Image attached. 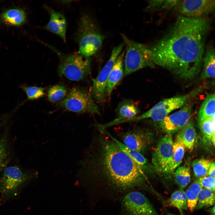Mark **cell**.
Masks as SVG:
<instances>
[{"label":"cell","instance_id":"6da1fadb","mask_svg":"<svg viewBox=\"0 0 215 215\" xmlns=\"http://www.w3.org/2000/svg\"><path fill=\"white\" fill-rule=\"evenodd\" d=\"M210 23L205 18H178L167 32L148 46L154 64L182 78L190 79L200 71Z\"/></svg>","mask_w":215,"mask_h":215},{"label":"cell","instance_id":"9a60e30c","mask_svg":"<svg viewBox=\"0 0 215 215\" xmlns=\"http://www.w3.org/2000/svg\"><path fill=\"white\" fill-rule=\"evenodd\" d=\"M118 117L112 121L104 124H96L97 128L105 129L113 125L115 123L124 119L133 118L140 112L137 102L131 99H126L122 101L116 110Z\"/></svg>","mask_w":215,"mask_h":215},{"label":"cell","instance_id":"f1b7e54d","mask_svg":"<svg viewBox=\"0 0 215 215\" xmlns=\"http://www.w3.org/2000/svg\"><path fill=\"white\" fill-rule=\"evenodd\" d=\"M199 124L200 128L204 136L211 140L214 145L215 115L207 117Z\"/></svg>","mask_w":215,"mask_h":215},{"label":"cell","instance_id":"cb8c5ba5","mask_svg":"<svg viewBox=\"0 0 215 215\" xmlns=\"http://www.w3.org/2000/svg\"><path fill=\"white\" fill-rule=\"evenodd\" d=\"M168 202L170 205L177 208L181 214L183 211L188 209L185 192L183 189H180L173 193Z\"/></svg>","mask_w":215,"mask_h":215},{"label":"cell","instance_id":"5b68a950","mask_svg":"<svg viewBox=\"0 0 215 215\" xmlns=\"http://www.w3.org/2000/svg\"><path fill=\"white\" fill-rule=\"evenodd\" d=\"M44 44L53 50L58 55L60 64L58 72L61 76H64L73 81H79L87 77L90 74L91 60L77 53H65L54 47Z\"/></svg>","mask_w":215,"mask_h":215},{"label":"cell","instance_id":"3957f363","mask_svg":"<svg viewBox=\"0 0 215 215\" xmlns=\"http://www.w3.org/2000/svg\"><path fill=\"white\" fill-rule=\"evenodd\" d=\"M38 172L24 170L17 165L7 166L0 178L1 204L16 197L22 189L37 176Z\"/></svg>","mask_w":215,"mask_h":215},{"label":"cell","instance_id":"4316f807","mask_svg":"<svg viewBox=\"0 0 215 215\" xmlns=\"http://www.w3.org/2000/svg\"><path fill=\"white\" fill-rule=\"evenodd\" d=\"M176 182L180 189H183L189 184L191 180L189 167L185 165L177 168L174 173Z\"/></svg>","mask_w":215,"mask_h":215},{"label":"cell","instance_id":"8992f818","mask_svg":"<svg viewBox=\"0 0 215 215\" xmlns=\"http://www.w3.org/2000/svg\"><path fill=\"white\" fill-rule=\"evenodd\" d=\"M121 36L126 48L122 79L140 69L154 67L148 46L132 40L122 33Z\"/></svg>","mask_w":215,"mask_h":215},{"label":"cell","instance_id":"4dcf8cb0","mask_svg":"<svg viewBox=\"0 0 215 215\" xmlns=\"http://www.w3.org/2000/svg\"><path fill=\"white\" fill-rule=\"evenodd\" d=\"M9 156L8 139L7 136H4L0 138V171L7 166Z\"/></svg>","mask_w":215,"mask_h":215},{"label":"cell","instance_id":"484cf974","mask_svg":"<svg viewBox=\"0 0 215 215\" xmlns=\"http://www.w3.org/2000/svg\"><path fill=\"white\" fill-rule=\"evenodd\" d=\"M179 0H153L148 1L147 9L152 11L168 10L176 8Z\"/></svg>","mask_w":215,"mask_h":215},{"label":"cell","instance_id":"7a4b0ae2","mask_svg":"<svg viewBox=\"0 0 215 215\" xmlns=\"http://www.w3.org/2000/svg\"><path fill=\"white\" fill-rule=\"evenodd\" d=\"M99 131L79 162V172L120 191L148 188L146 175L110 138Z\"/></svg>","mask_w":215,"mask_h":215},{"label":"cell","instance_id":"f546056e","mask_svg":"<svg viewBox=\"0 0 215 215\" xmlns=\"http://www.w3.org/2000/svg\"><path fill=\"white\" fill-rule=\"evenodd\" d=\"M211 162L210 160L203 158L193 161L191 165L195 176L200 178L207 176Z\"/></svg>","mask_w":215,"mask_h":215},{"label":"cell","instance_id":"7402d4cb","mask_svg":"<svg viewBox=\"0 0 215 215\" xmlns=\"http://www.w3.org/2000/svg\"><path fill=\"white\" fill-rule=\"evenodd\" d=\"M202 187L198 180L193 182L187 189L185 192L188 208L193 212L196 208L198 196Z\"/></svg>","mask_w":215,"mask_h":215},{"label":"cell","instance_id":"d6a6232c","mask_svg":"<svg viewBox=\"0 0 215 215\" xmlns=\"http://www.w3.org/2000/svg\"><path fill=\"white\" fill-rule=\"evenodd\" d=\"M67 90L62 85H58L50 87L48 89L47 97L49 100L52 102L59 101L66 95Z\"/></svg>","mask_w":215,"mask_h":215},{"label":"cell","instance_id":"5bb4252c","mask_svg":"<svg viewBox=\"0 0 215 215\" xmlns=\"http://www.w3.org/2000/svg\"><path fill=\"white\" fill-rule=\"evenodd\" d=\"M192 111L191 105L168 115L159 122L161 128L167 134H171L181 130L190 121Z\"/></svg>","mask_w":215,"mask_h":215},{"label":"cell","instance_id":"83f0119b","mask_svg":"<svg viewBox=\"0 0 215 215\" xmlns=\"http://www.w3.org/2000/svg\"><path fill=\"white\" fill-rule=\"evenodd\" d=\"M215 193L210 190L203 188L200 192L196 207L197 209L208 208L214 205Z\"/></svg>","mask_w":215,"mask_h":215},{"label":"cell","instance_id":"9c48e42d","mask_svg":"<svg viewBox=\"0 0 215 215\" xmlns=\"http://www.w3.org/2000/svg\"><path fill=\"white\" fill-rule=\"evenodd\" d=\"M188 97L187 95H184L164 99L141 115L122 120L119 123L135 122L147 118H150L155 122H160L171 112L183 106L185 103Z\"/></svg>","mask_w":215,"mask_h":215},{"label":"cell","instance_id":"e0dca14e","mask_svg":"<svg viewBox=\"0 0 215 215\" xmlns=\"http://www.w3.org/2000/svg\"><path fill=\"white\" fill-rule=\"evenodd\" d=\"M125 52L120 53L116 60L108 76L105 90V97H110L115 87L122 79Z\"/></svg>","mask_w":215,"mask_h":215},{"label":"cell","instance_id":"d590c367","mask_svg":"<svg viewBox=\"0 0 215 215\" xmlns=\"http://www.w3.org/2000/svg\"><path fill=\"white\" fill-rule=\"evenodd\" d=\"M210 215H215V206L209 210Z\"/></svg>","mask_w":215,"mask_h":215},{"label":"cell","instance_id":"ac0fdd59","mask_svg":"<svg viewBox=\"0 0 215 215\" xmlns=\"http://www.w3.org/2000/svg\"><path fill=\"white\" fill-rule=\"evenodd\" d=\"M101 131L110 138L119 148L126 154L139 168L146 174V173L149 168V165L147 159L142 154L128 148L123 143L113 136L105 129H102Z\"/></svg>","mask_w":215,"mask_h":215},{"label":"cell","instance_id":"e575fe53","mask_svg":"<svg viewBox=\"0 0 215 215\" xmlns=\"http://www.w3.org/2000/svg\"><path fill=\"white\" fill-rule=\"evenodd\" d=\"M215 166L214 162H212L209 168L207 176L215 178Z\"/></svg>","mask_w":215,"mask_h":215},{"label":"cell","instance_id":"d4e9b609","mask_svg":"<svg viewBox=\"0 0 215 215\" xmlns=\"http://www.w3.org/2000/svg\"><path fill=\"white\" fill-rule=\"evenodd\" d=\"M186 147L180 138L177 135L173 145V159L174 170L182 163Z\"/></svg>","mask_w":215,"mask_h":215},{"label":"cell","instance_id":"603a6c76","mask_svg":"<svg viewBox=\"0 0 215 215\" xmlns=\"http://www.w3.org/2000/svg\"><path fill=\"white\" fill-rule=\"evenodd\" d=\"M215 94L208 96L203 101L199 111L198 124L206 118L215 115Z\"/></svg>","mask_w":215,"mask_h":215},{"label":"cell","instance_id":"52a82bcc","mask_svg":"<svg viewBox=\"0 0 215 215\" xmlns=\"http://www.w3.org/2000/svg\"><path fill=\"white\" fill-rule=\"evenodd\" d=\"M173 143L171 134L166 135L159 141L152 155V162L154 170L160 176L165 179L171 178L174 171Z\"/></svg>","mask_w":215,"mask_h":215},{"label":"cell","instance_id":"836d02e7","mask_svg":"<svg viewBox=\"0 0 215 215\" xmlns=\"http://www.w3.org/2000/svg\"><path fill=\"white\" fill-rule=\"evenodd\" d=\"M197 180L201 186L204 188L215 191V178L207 176L199 178Z\"/></svg>","mask_w":215,"mask_h":215},{"label":"cell","instance_id":"7c38bea8","mask_svg":"<svg viewBox=\"0 0 215 215\" xmlns=\"http://www.w3.org/2000/svg\"><path fill=\"white\" fill-rule=\"evenodd\" d=\"M214 0H180L175 9L182 16L200 18L214 12Z\"/></svg>","mask_w":215,"mask_h":215},{"label":"cell","instance_id":"44dd1931","mask_svg":"<svg viewBox=\"0 0 215 215\" xmlns=\"http://www.w3.org/2000/svg\"><path fill=\"white\" fill-rule=\"evenodd\" d=\"M186 148L192 150L196 142L197 133L193 122L191 121L180 130L177 135Z\"/></svg>","mask_w":215,"mask_h":215},{"label":"cell","instance_id":"ffe728a7","mask_svg":"<svg viewBox=\"0 0 215 215\" xmlns=\"http://www.w3.org/2000/svg\"><path fill=\"white\" fill-rule=\"evenodd\" d=\"M215 60L214 48L212 44H210L205 49L203 56V68L201 79L214 78Z\"/></svg>","mask_w":215,"mask_h":215},{"label":"cell","instance_id":"8d00e7d4","mask_svg":"<svg viewBox=\"0 0 215 215\" xmlns=\"http://www.w3.org/2000/svg\"><path fill=\"white\" fill-rule=\"evenodd\" d=\"M3 121L1 122L0 121V130L1 129V128L2 127V126L3 125Z\"/></svg>","mask_w":215,"mask_h":215},{"label":"cell","instance_id":"1f68e13d","mask_svg":"<svg viewBox=\"0 0 215 215\" xmlns=\"http://www.w3.org/2000/svg\"><path fill=\"white\" fill-rule=\"evenodd\" d=\"M20 88L24 92L27 97V100L37 99L44 96V88L35 86H30L25 84L21 85Z\"/></svg>","mask_w":215,"mask_h":215},{"label":"cell","instance_id":"4fadbf2b","mask_svg":"<svg viewBox=\"0 0 215 215\" xmlns=\"http://www.w3.org/2000/svg\"><path fill=\"white\" fill-rule=\"evenodd\" d=\"M153 136L148 129L137 127L125 133L122 138L126 146L142 154L152 142Z\"/></svg>","mask_w":215,"mask_h":215},{"label":"cell","instance_id":"2e32d148","mask_svg":"<svg viewBox=\"0 0 215 215\" xmlns=\"http://www.w3.org/2000/svg\"><path fill=\"white\" fill-rule=\"evenodd\" d=\"M50 15L49 20L45 28L60 37L64 42H66L67 22L63 14L45 6Z\"/></svg>","mask_w":215,"mask_h":215},{"label":"cell","instance_id":"ba28073f","mask_svg":"<svg viewBox=\"0 0 215 215\" xmlns=\"http://www.w3.org/2000/svg\"><path fill=\"white\" fill-rule=\"evenodd\" d=\"M93 97L90 93L74 87L58 105L62 109L70 111L100 115L98 107Z\"/></svg>","mask_w":215,"mask_h":215},{"label":"cell","instance_id":"277c9868","mask_svg":"<svg viewBox=\"0 0 215 215\" xmlns=\"http://www.w3.org/2000/svg\"><path fill=\"white\" fill-rule=\"evenodd\" d=\"M76 36L78 53L87 58L98 51L104 39L93 19L86 14H83L79 20Z\"/></svg>","mask_w":215,"mask_h":215},{"label":"cell","instance_id":"8fae6325","mask_svg":"<svg viewBox=\"0 0 215 215\" xmlns=\"http://www.w3.org/2000/svg\"><path fill=\"white\" fill-rule=\"evenodd\" d=\"M124 43L114 47L110 57L98 76L93 79L91 93L93 97L99 103H103L105 98V90L109 73L118 57L124 47Z\"/></svg>","mask_w":215,"mask_h":215},{"label":"cell","instance_id":"30bf717a","mask_svg":"<svg viewBox=\"0 0 215 215\" xmlns=\"http://www.w3.org/2000/svg\"><path fill=\"white\" fill-rule=\"evenodd\" d=\"M121 203V215H159L148 199L138 191L127 194Z\"/></svg>","mask_w":215,"mask_h":215},{"label":"cell","instance_id":"d6986e66","mask_svg":"<svg viewBox=\"0 0 215 215\" xmlns=\"http://www.w3.org/2000/svg\"><path fill=\"white\" fill-rule=\"evenodd\" d=\"M1 20L7 25L19 26L25 23L27 20L25 12L17 8L8 9L3 12L0 17Z\"/></svg>","mask_w":215,"mask_h":215}]
</instances>
